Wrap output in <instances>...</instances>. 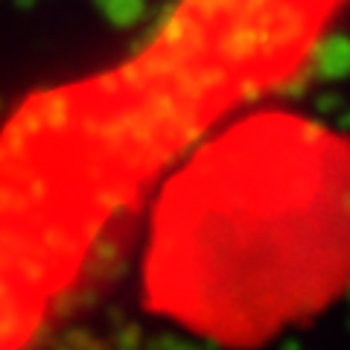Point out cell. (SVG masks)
Returning a JSON list of instances; mask_svg holds the SVG:
<instances>
[{
    "label": "cell",
    "instance_id": "1",
    "mask_svg": "<svg viewBox=\"0 0 350 350\" xmlns=\"http://www.w3.org/2000/svg\"><path fill=\"white\" fill-rule=\"evenodd\" d=\"M347 271V149L321 120L243 114L170 172L144 248L146 306L248 350L321 312Z\"/></svg>",
    "mask_w": 350,
    "mask_h": 350
}]
</instances>
